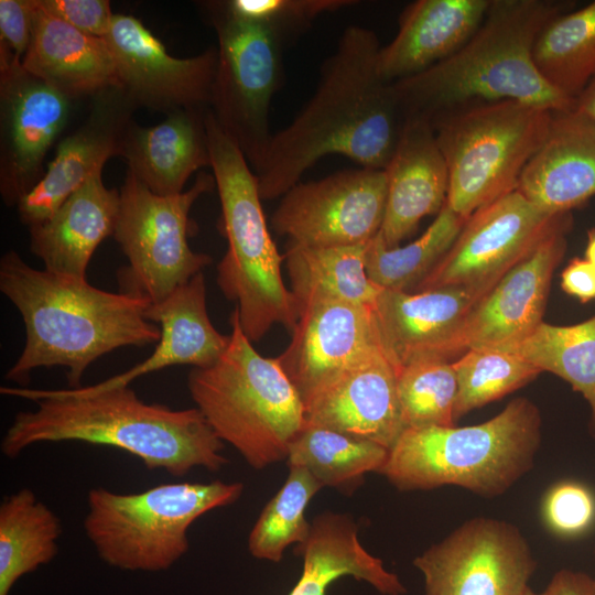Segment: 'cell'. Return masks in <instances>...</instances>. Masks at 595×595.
Returning a JSON list of instances; mask_svg holds the SVG:
<instances>
[{
    "label": "cell",
    "mask_w": 595,
    "mask_h": 595,
    "mask_svg": "<svg viewBox=\"0 0 595 595\" xmlns=\"http://www.w3.org/2000/svg\"><path fill=\"white\" fill-rule=\"evenodd\" d=\"M278 360L303 404L344 372L382 349L371 305L321 301L301 310Z\"/></svg>",
    "instance_id": "ac0fdd59"
},
{
    "label": "cell",
    "mask_w": 595,
    "mask_h": 595,
    "mask_svg": "<svg viewBox=\"0 0 595 595\" xmlns=\"http://www.w3.org/2000/svg\"><path fill=\"white\" fill-rule=\"evenodd\" d=\"M490 1L418 0L407 6L396 36L379 51L380 76L394 83L452 56L477 31Z\"/></svg>",
    "instance_id": "cb8c5ba5"
},
{
    "label": "cell",
    "mask_w": 595,
    "mask_h": 595,
    "mask_svg": "<svg viewBox=\"0 0 595 595\" xmlns=\"http://www.w3.org/2000/svg\"><path fill=\"white\" fill-rule=\"evenodd\" d=\"M145 317L160 324L154 351L129 370L99 383L104 388L129 386L134 379L177 365L205 368L226 351L230 334L219 333L209 318L203 272L177 288L165 300L151 303Z\"/></svg>",
    "instance_id": "484cf974"
},
{
    "label": "cell",
    "mask_w": 595,
    "mask_h": 595,
    "mask_svg": "<svg viewBox=\"0 0 595 595\" xmlns=\"http://www.w3.org/2000/svg\"><path fill=\"white\" fill-rule=\"evenodd\" d=\"M226 351L212 366L193 368L187 388L213 431L256 469L286 459L304 425V404L278 358L261 356L245 335L238 309Z\"/></svg>",
    "instance_id": "52a82bcc"
},
{
    "label": "cell",
    "mask_w": 595,
    "mask_h": 595,
    "mask_svg": "<svg viewBox=\"0 0 595 595\" xmlns=\"http://www.w3.org/2000/svg\"><path fill=\"white\" fill-rule=\"evenodd\" d=\"M540 442L539 409L516 398L477 425L404 430L379 474L403 491L454 485L495 497L533 467Z\"/></svg>",
    "instance_id": "5b68a950"
},
{
    "label": "cell",
    "mask_w": 595,
    "mask_h": 595,
    "mask_svg": "<svg viewBox=\"0 0 595 595\" xmlns=\"http://www.w3.org/2000/svg\"><path fill=\"white\" fill-rule=\"evenodd\" d=\"M367 244L310 247L288 242L283 260L299 315L306 305L321 301L374 304L380 288L366 272Z\"/></svg>",
    "instance_id": "f546056e"
},
{
    "label": "cell",
    "mask_w": 595,
    "mask_h": 595,
    "mask_svg": "<svg viewBox=\"0 0 595 595\" xmlns=\"http://www.w3.org/2000/svg\"><path fill=\"white\" fill-rule=\"evenodd\" d=\"M566 214H550L518 190L480 207L414 292L463 286L483 295L524 259Z\"/></svg>",
    "instance_id": "7c38bea8"
},
{
    "label": "cell",
    "mask_w": 595,
    "mask_h": 595,
    "mask_svg": "<svg viewBox=\"0 0 595 595\" xmlns=\"http://www.w3.org/2000/svg\"><path fill=\"white\" fill-rule=\"evenodd\" d=\"M215 186L214 176L201 172L190 190L161 196L127 170L113 232L129 261L118 271L121 292L159 303L212 262L190 248L187 237L193 204Z\"/></svg>",
    "instance_id": "8fae6325"
},
{
    "label": "cell",
    "mask_w": 595,
    "mask_h": 595,
    "mask_svg": "<svg viewBox=\"0 0 595 595\" xmlns=\"http://www.w3.org/2000/svg\"><path fill=\"white\" fill-rule=\"evenodd\" d=\"M537 595H595V580L584 572L562 569Z\"/></svg>",
    "instance_id": "ee69618b"
},
{
    "label": "cell",
    "mask_w": 595,
    "mask_h": 595,
    "mask_svg": "<svg viewBox=\"0 0 595 595\" xmlns=\"http://www.w3.org/2000/svg\"><path fill=\"white\" fill-rule=\"evenodd\" d=\"M71 101L20 60L0 55V193L7 205H18L43 176V160L67 123Z\"/></svg>",
    "instance_id": "9a60e30c"
},
{
    "label": "cell",
    "mask_w": 595,
    "mask_h": 595,
    "mask_svg": "<svg viewBox=\"0 0 595 595\" xmlns=\"http://www.w3.org/2000/svg\"><path fill=\"white\" fill-rule=\"evenodd\" d=\"M322 487L306 469L290 466L285 483L264 506L250 531V554L278 563L289 545L305 542L311 532L305 509Z\"/></svg>",
    "instance_id": "d590c367"
},
{
    "label": "cell",
    "mask_w": 595,
    "mask_h": 595,
    "mask_svg": "<svg viewBox=\"0 0 595 595\" xmlns=\"http://www.w3.org/2000/svg\"><path fill=\"white\" fill-rule=\"evenodd\" d=\"M91 175L46 220L30 227V250L45 270L86 279L87 266L101 241L113 236L120 193Z\"/></svg>",
    "instance_id": "d4e9b609"
},
{
    "label": "cell",
    "mask_w": 595,
    "mask_h": 595,
    "mask_svg": "<svg viewBox=\"0 0 595 595\" xmlns=\"http://www.w3.org/2000/svg\"><path fill=\"white\" fill-rule=\"evenodd\" d=\"M397 389L405 430L454 426L457 379L453 361L407 366L398 371Z\"/></svg>",
    "instance_id": "74e56055"
},
{
    "label": "cell",
    "mask_w": 595,
    "mask_h": 595,
    "mask_svg": "<svg viewBox=\"0 0 595 595\" xmlns=\"http://www.w3.org/2000/svg\"><path fill=\"white\" fill-rule=\"evenodd\" d=\"M380 48L372 30L351 25L343 32L321 66L314 95L272 136L255 172L262 201L283 196L327 155H344L361 167H388L408 119L393 84L379 74Z\"/></svg>",
    "instance_id": "6da1fadb"
},
{
    "label": "cell",
    "mask_w": 595,
    "mask_h": 595,
    "mask_svg": "<svg viewBox=\"0 0 595 595\" xmlns=\"http://www.w3.org/2000/svg\"><path fill=\"white\" fill-rule=\"evenodd\" d=\"M294 553L303 559V570L288 595H326L328 586L343 576L367 582L383 595L407 593L399 576L361 545L358 527L348 513L316 516L307 540Z\"/></svg>",
    "instance_id": "f1b7e54d"
},
{
    "label": "cell",
    "mask_w": 595,
    "mask_h": 595,
    "mask_svg": "<svg viewBox=\"0 0 595 595\" xmlns=\"http://www.w3.org/2000/svg\"><path fill=\"white\" fill-rule=\"evenodd\" d=\"M457 379L454 419L496 401L533 380L542 371L507 350L470 348L453 361Z\"/></svg>",
    "instance_id": "8d00e7d4"
},
{
    "label": "cell",
    "mask_w": 595,
    "mask_h": 595,
    "mask_svg": "<svg viewBox=\"0 0 595 595\" xmlns=\"http://www.w3.org/2000/svg\"><path fill=\"white\" fill-rule=\"evenodd\" d=\"M39 7L76 30L105 37L113 14L108 0H37Z\"/></svg>",
    "instance_id": "60d3db41"
},
{
    "label": "cell",
    "mask_w": 595,
    "mask_h": 595,
    "mask_svg": "<svg viewBox=\"0 0 595 595\" xmlns=\"http://www.w3.org/2000/svg\"><path fill=\"white\" fill-rule=\"evenodd\" d=\"M554 112L501 100L456 110L432 127L448 171L446 204L467 219L480 207L517 190L540 148Z\"/></svg>",
    "instance_id": "9c48e42d"
},
{
    "label": "cell",
    "mask_w": 595,
    "mask_h": 595,
    "mask_svg": "<svg viewBox=\"0 0 595 595\" xmlns=\"http://www.w3.org/2000/svg\"><path fill=\"white\" fill-rule=\"evenodd\" d=\"M571 7L556 0H491L482 24L457 52L392 83L407 119L433 126L462 108L501 100L573 110L574 100L550 86L533 61L542 29Z\"/></svg>",
    "instance_id": "277c9868"
},
{
    "label": "cell",
    "mask_w": 595,
    "mask_h": 595,
    "mask_svg": "<svg viewBox=\"0 0 595 595\" xmlns=\"http://www.w3.org/2000/svg\"><path fill=\"white\" fill-rule=\"evenodd\" d=\"M425 595H521L537 562L520 529L505 520L465 521L416 556Z\"/></svg>",
    "instance_id": "4fadbf2b"
},
{
    "label": "cell",
    "mask_w": 595,
    "mask_h": 595,
    "mask_svg": "<svg viewBox=\"0 0 595 595\" xmlns=\"http://www.w3.org/2000/svg\"><path fill=\"white\" fill-rule=\"evenodd\" d=\"M573 110L595 122V76L575 98Z\"/></svg>",
    "instance_id": "f6af8a7d"
},
{
    "label": "cell",
    "mask_w": 595,
    "mask_h": 595,
    "mask_svg": "<svg viewBox=\"0 0 595 595\" xmlns=\"http://www.w3.org/2000/svg\"><path fill=\"white\" fill-rule=\"evenodd\" d=\"M136 104L118 86L94 96L86 121L64 138L35 186L18 203L20 220L29 228L50 218L105 163L120 155Z\"/></svg>",
    "instance_id": "ffe728a7"
},
{
    "label": "cell",
    "mask_w": 595,
    "mask_h": 595,
    "mask_svg": "<svg viewBox=\"0 0 595 595\" xmlns=\"http://www.w3.org/2000/svg\"><path fill=\"white\" fill-rule=\"evenodd\" d=\"M112 53L118 86L136 106L167 115L183 109H209L217 48L177 58L143 23L115 13L104 37Z\"/></svg>",
    "instance_id": "2e32d148"
},
{
    "label": "cell",
    "mask_w": 595,
    "mask_h": 595,
    "mask_svg": "<svg viewBox=\"0 0 595 595\" xmlns=\"http://www.w3.org/2000/svg\"><path fill=\"white\" fill-rule=\"evenodd\" d=\"M465 221L445 203L428 229L403 247L388 248L377 234L366 249L369 280L380 289L414 292L452 247Z\"/></svg>",
    "instance_id": "836d02e7"
},
{
    "label": "cell",
    "mask_w": 595,
    "mask_h": 595,
    "mask_svg": "<svg viewBox=\"0 0 595 595\" xmlns=\"http://www.w3.org/2000/svg\"><path fill=\"white\" fill-rule=\"evenodd\" d=\"M389 450L370 441L305 424L289 446V467L306 469L323 487L350 494L370 472L379 473Z\"/></svg>",
    "instance_id": "1f68e13d"
},
{
    "label": "cell",
    "mask_w": 595,
    "mask_h": 595,
    "mask_svg": "<svg viewBox=\"0 0 595 595\" xmlns=\"http://www.w3.org/2000/svg\"><path fill=\"white\" fill-rule=\"evenodd\" d=\"M571 226L567 214L476 303L464 328L465 351L507 349L543 323L552 274L565 253Z\"/></svg>",
    "instance_id": "d6986e66"
},
{
    "label": "cell",
    "mask_w": 595,
    "mask_h": 595,
    "mask_svg": "<svg viewBox=\"0 0 595 595\" xmlns=\"http://www.w3.org/2000/svg\"><path fill=\"white\" fill-rule=\"evenodd\" d=\"M397 382V368L379 349L311 398L304 423L390 450L405 430Z\"/></svg>",
    "instance_id": "44dd1931"
},
{
    "label": "cell",
    "mask_w": 595,
    "mask_h": 595,
    "mask_svg": "<svg viewBox=\"0 0 595 595\" xmlns=\"http://www.w3.org/2000/svg\"><path fill=\"white\" fill-rule=\"evenodd\" d=\"M22 66L72 100L118 86L106 40L54 18L39 7L37 0L32 39Z\"/></svg>",
    "instance_id": "83f0119b"
},
{
    "label": "cell",
    "mask_w": 595,
    "mask_h": 595,
    "mask_svg": "<svg viewBox=\"0 0 595 595\" xmlns=\"http://www.w3.org/2000/svg\"><path fill=\"white\" fill-rule=\"evenodd\" d=\"M521 595H537L530 586H528Z\"/></svg>",
    "instance_id": "7dc6e473"
},
{
    "label": "cell",
    "mask_w": 595,
    "mask_h": 595,
    "mask_svg": "<svg viewBox=\"0 0 595 595\" xmlns=\"http://www.w3.org/2000/svg\"><path fill=\"white\" fill-rule=\"evenodd\" d=\"M543 517L550 529L558 534H580L595 519V498L582 484L560 483L544 498Z\"/></svg>",
    "instance_id": "ab89813d"
},
{
    "label": "cell",
    "mask_w": 595,
    "mask_h": 595,
    "mask_svg": "<svg viewBox=\"0 0 595 595\" xmlns=\"http://www.w3.org/2000/svg\"><path fill=\"white\" fill-rule=\"evenodd\" d=\"M218 41L209 110L256 172L272 138L269 113L283 77V50L295 36L266 20L234 13L227 1H207Z\"/></svg>",
    "instance_id": "30bf717a"
},
{
    "label": "cell",
    "mask_w": 595,
    "mask_h": 595,
    "mask_svg": "<svg viewBox=\"0 0 595 595\" xmlns=\"http://www.w3.org/2000/svg\"><path fill=\"white\" fill-rule=\"evenodd\" d=\"M0 291L25 326L23 350L4 376L18 385H26L37 368L61 366L68 369L69 388H78L86 369L102 355L158 343L161 337L158 324L145 317L148 299L37 270L13 250L0 260Z\"/></svg>",
    "instance_id": "3957f363"
},
{
    "label": "cell",
    "mask_w": 595,
    "mask_h": 595,
    "mask_svg": "<svg viewBox=\"0 0 595 595\" xmlns=\"http://www.w3.org/2000/svg\"><path fill=\"white\" fill-rule=\"evenodd\" d=\"M483 296L463 286L380 289L371 307L385 355L398 371L422 361H454L465 353V324Z\"/></svg>",
    "instance_id": "e0dca14e"
},
{
    "label": "cell",
    "mask_w": 595,
    "mask_h": 595,
    "mask_svg": "<svg viewBox=\"0 0 595 595\" xmlns=\"http://www.w3.org/2000/svg\"><path fill=\"white\" fill-rule=\"evenodd\" d=\"M35 0H0V48L21 60L31 43Z\"/></svg>",
    "instance_id": "b9f144b4"
},
{
    "label": "cell",
    "mask_w": 595,
    "mask_h": 595,
    "mask_svg": "<svg viewBox=\"0 0 595 595\" xmlns=\"http://www.w3.org/2000/svg\"><path fill=\"white\" fill-rule=\"evenodd\" d=\"M517 190L553 215L571 213L595 196V122L574 110L554 112Z\"/></svg>",
    "instance_id": "7402d4cb"
},
{
    "label": "cell",
    "mask_w": 595,
    "mask_h": 595,
    "mask_svg": "<svg viewBox=\"0 0 595 595\" xmlns=\"http://www.w3.org/2000/svg\"><path fill=\"white\" fill-rule=\"evenodd\" d=\"M562 290L582 303L595 301V264L573 258L561 273Z\"/></svg>",
    "instance_id": "7bdbcfd3"
},
{
    "label": "cell",
    "mask_w": 595,
    "mask_h": 595,
    "mask_svg": "<svg viewBox=\"0 0 595 595\" xmlns=\"http://www.w3.org/2000/svg\"><path fill=\"white\" fill-rule=\"evenodd\" d=\"M207 110H176L152 127L131 122L120 151L128 171L156 195L182 193L194 172L210 167Z\"/></svg>",
    "instance_id": "4316f807"
},
{
    "label": "cell",
    "mask_w": 595,
    "mask_h": 595,
    "mask_svg": "<svg viewBox=\"0 0 595 595\" xmlns=\"http://www.w3.org/2000/svg\"><path fill=\"white\" fill-rule=\"evenodd\" d=\"M386 173L387 203L378 237L392 248L425 216L437 215L447 199L448 171L430 123L408 120Z\"/></svg>",
    "instance_id": "603a6c76"
},
{
    "label": "cell",
    "mask_w": 595,
    "mask_h": 595,
    "mask_svg": "<svg viewBox=\"0 0 595 595\" xmlns=\"http://www.w3.org/2000/svg\"><path fill=\"white\" fill-rule=\"evenodd\" d=\"M351 0H229V9L239 17L275 23L295 37L320 15L349 7Z\"/></svg>",
    "instance_id": "f35d334b"
},
{
    "label": "cell",
    "mask_w": 595,
    "mask_h": 595,
    "mask_svg": "<svg viewBox=\"0 0 595 595\" xmlns=\"http://www.w3.org/2000/svg\"><path fill=\"white\" fill-rule=\"evenodd\" d=\"M62 533L58 517L29 488L7 496L0 505V595H9L25 574L50 563Z\"/></svg>",
    "instance_id": "4dcf8cb0"
},
{
    "label": "cell",
    "mask_w": 595,
    "mask_h": 595,
    "mask_svg": "<svg viewBox=\"0 0 595 595\" xmlns=\"http://www.w3.org/2000/svg\"><path fill=\"white\" fill-rule=\"evenodd\" d=\"M584 258L595 264V228H592L587 231V241Z\"/></svg>",
    "instance_id": "bcb514c9"
},
{
    "label": "cell",
    "mask_w": 595,
    "mask_h": 595,
    "mask_svg": "<svg viewBox=\"0 0 595 595\" xmlns=\"http://www.w3.org/2000/svg\"><path fill=\"white\" fill-rule=\"evenodd\" d=\"M210 167L221 205V228L228 248L216 281L237 303L240 326L251 342L274 324L292 332L299 311L281 273L280 256L268 229L258 178L238 145L206 112Z\"/></svg>",
    "instance_id": "8992f818"
},
{
    "label": "cell",
    "mask_w": 595,
    "mask_h": 595,
    "mask_svg": "<svg viewBox=\"0 0 595 595\" xmlns=\"http://www.w3.org/2000/svg\"><path fill=\"white\" fill-rule=\"evenodd\" d=\"M533 61L550 86L575 100L595 76V1L552 19L536 40Z\"/></svg>",
    "instance_id": "d6a6232c"
},
{
    "label": "cell",
    "mask_w": 595,
    "mask_h": 595,
    "mask_svg": "<svg viewBox=\"0 0 595 595\" xmlns=\"http://www.w3.org/2000/svg\"><path fill=\"white\" fill-rule=\"evenodd\" d=\"M594 580H595V577H594Z\"/></svg>",
    "instance_id": "c3c4849f"
},
{
    "label": "cell",
    "mask_w": 595,
    "mask_h": 595,
    "mask_svg": "<svg viewBox=\"0 0 595 595\" xmlns=\"http://www.w3.org/2000/svg\"><path fill=\"white\" fill-rule=\"evenodd\" d=\"M0 392L35 403L33 410L17 413L6 431L0 448L8 458L37 443L76 441L126 451L148 469L175 477L195 467L217 472L227 464L224 442L197 408L147 403L129 386L1 387Z\"/></svg>",
    "instance_id": "7a4b0ae2"
},
{
    "label": "cell",
    "mask_w": 595,
    "mask_h": 595,
    "mask_svg": "<svg viewBox=\"0 0 595 595\" xmlns=\"http://www.w3.org/2000/svg\"><path fill=\"white\" fill-rule=\"evenodd\" d=\"M242 491V483L223 480L166 483L133 494L93 488L87 495L84 531L110 566L165 571L187 552L192 523L236 502Z\"/></svg>",
    "instance_id": "ba28073f"
},
{
    "label": "cell",
    "mask_w": 595,
    "mask_h": 595,
    "mask_svg": "<svg viewBox=\"0 0 595 595\" xmlns=\"http://www.w3.org/2000/svg\"><path fill=\"white\" fill-rule=\"evenodd\" d=\"M387 188L386 170L368 167L300 182L282 196L271 225L295 245H364L381 229Z\"/></svg>",
    "instance_id": "5bb4252c"
},
{
    "label": "cell",
    "mask_w": 595,
    "mask_h": 595,
    "mask_svg": "<svg viewBox=\"0 0 595 595\" xmlns=\"http://www.w3.org/2000/svg\"><path fill=\"white\" fill-rule=\"evenodd\" d=\"M504 350L556 375L580 392L589 405L595 436V315L566 326L543 322L526 339Z\"/></svg>",
    "instance_id": "e575fe53"
}]
</instances>
